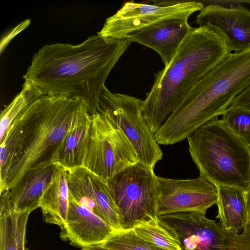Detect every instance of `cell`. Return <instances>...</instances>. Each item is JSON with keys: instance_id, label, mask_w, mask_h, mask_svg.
Returning a JSON list of instances; mask_svg holds the SVG:
<instances>
[{"instance_id": "obj_1", "label": "cell", "mask_w": 250, "mask_h": 250, "mask_svg": "<svg viewBox=\"0 0 250 250\" xmlns=\"http://www.w3.org/2000/svg\"><path fill=\"white\" fill-rule=\"evenodd\" d=\"M131 44L97 34L77 45L47 44L34 55L23 78L43 95L83 100L92 115L100 110L107 77Z\"/></svg>"}, {"instance_id": "obj_2", "label": "cell", "mask_w": 250, "mask_h": 250, "mask_svg": "<svg viewBox=\"0 0 250 250\" xmlns=\"http://www.w3.org/2000/svg\"><path fill=\"white\" fill-rule=\"evenodd\" d=\"M90 117L87 104L79 98L43 95L25 107L0 143V193L16 186L34 166L50 161L67 133Z\"/></svg>"}, {"instance_id": "obj_3", "label": "cell", "mask_w": 250, "mask_h": 250, "mask_svg": "<svg viewBox=\"0 0 250 250\" xmlns=\"http://www.w3.org/2000/svg\"><path fill=\"white\" fill-rule=\"evenodd\" d=\"M224 39L207 26L194 28L167 66L154 75L143 115L155 134L195 84L229 54Z\"/></svg>"}, {"instance_id": "obj_4", "label": "cell", "mask_w": 250, "mask_h": 250, "mask_svg": "<svg viewBox=\"0 0 250 250\" xmlns=\"http://www.w3.org/2000/svg\"><path fill=\"white\" fill-rule=\"evenodd\" d=\"M250 85V48L231 52L192 88L159 130L169 145L187 139L199 127L222 115Z\"/></svg>"}, {"instance_id": "obj_5", "label": "cell", "mask_w": 250, "mask_h": 250, "mask_svg": "<svg viewBox=\"0 0 250 250\" xmlns=\"http://www.w3.org/2000/svg\"><path fill=\"white\" fill-rule=\"evenodd\" d=\"M200 176L214 186L250 185V149L222 120L215 118L187 138Z\"/></svg>"}, {"instance_id": "obj_6", "label": "cell", "mask_w": 250, "mask_h": 250, "mask_svg": "<svg viewBox=\"0 0 250 250\" xmlns=\"http://www.w3.org/2000/svg\"><path fill=\"white\" fill-rule=\"evenodd\" d=\"M107 182L121 229H132L144 222L158 219V185L153 169L138 162Z\"/></svg>"}, {"instance_id": "obj_7", "label": "cell", "mask_w": 250, "mask_h": 250, "mask_svg": "<svg viewBox=\"0 0 250 250\" xmlns=\"http://www.w3.org/2000/svg\"><path fill=\"white\" fill-rule=\"evenodd\" d=\"M139 162L131 144L101 108L91 115L89 142L83 167L107 180Z\"/></svg>"}, {"instance_id": "obj_8", "label": "cell", "mask_w": 250, "mask_h": 250, "mask_svg": "<svg viewBox=\"0 0 250 250\" xmlns=\"http://www.w3.org/2000/svg\"><path fill=\"white\" fill-rule=\"evenodd\" d=\"M142 102L129 95L112 93L105 86L100 96V107L126 137L139 162L154 169L162 159L163 152L143 115Z\"/></svg>"}, {"instance_id": "obj_9", "label": "cell", "mask_w": 250, "mask_h": 250, "mask_svg": "<svg viewBox=\"0 0 250 250\" xmlns=\"http://www.w3.org/2000/svg\"><path fill=\"white\" fill-rule=\"evenodd\" d=\"M204 6L203 3L195 1L156 0L149 3L126 1L106 19L97 34L106 38L126 40L133 33L167 19L188 20Z\"/></svg>"}, {"instance_id": "obj_10", "label": "cell", "mask_w": 250, "mask_h": 250, "mask_svg": "<svg viewBox=\"0 0 250 250\" xmlns=\"http://www.w3.org/2000/svg\"><path fill=\"white\" fill-rule=\"evenodd\" d=\"M158 216L183 211L206 213L218 201L215 186L200 176L176 179L157 176Z\"/></svg>"}, {"instance_id": "obj_11", "label": "cell", "mask_w": 250, "mask_h": 250, "mask_svg": "<svg viewBox=\"0 0 250 250\" xmlns=\"http://www.w3.org/2000/svg\"><path fill=\"white\" fill-rule=\"evenodd\" d=\"M163 226L178 240L182 250H226V233L219 223L198 211L159 216Z\"/></svg>"}, {"instance_id": "obj_12", "label": "cell", "mask_w": 250, "mask_h": 250, "mask_svg": "<svg viewBox=\"0 0 250 250\" xmlns=\"http://www.w3.org/2000/svg\"><path fill=\"white\" fill-rule=\"evenodd\" d=\"M66 170L69 196L115 230H121L118 212L107 180L84 167Z\"/></svg>"}, {"instance_id": "obj_13", "label": "cell", "mask_w": 250, "mask_h": 250, "mask_svg": "<svg viewBox=\"0 0 250 250\" xmlns=\"http://www.w3.org/2000/svg\"><path fill=\"white\" fill-rule=\"evenodd\" d=\"M195 22L218 33L230 53L250 48V9L241 5L228 7L211 3L204 6Z\"/></svg>"}, {"instance_id": "obj_14", "label": "cell", "mask_w": 250, "mask_h": 250, "mask_svg": "<svg viewBox=\"0 0 250 250\" xmlns=\"http://www.w3.org/2000/svg\"><path fill=\"white\" fill-rule=\"evenodd\" d=\"M60 237L80 248L103 244L115 230L109 224L69 196L68 211Z\"/></svg>"}, {"instance_id": "obj_15", "label": "cell", "mask_w": 250, "mask_h": 250, "mask_svg": "<svg viewBox=\"0 0 250 250\" xmlns=\"http://www.w3.org/2000/svg\"><path fill=\"white\" fill-rule=\"evenodd\" d=\"M188 20L182 18L167 19L133 33L126 40L154 50L167 66L194 28Z\"/></svg>"}, {"instance_id": "obj_16", "label": "cell", "mask_w": 250, "mask_h": 250, "mask_svg": "<svg viewBox=\"0 0 250 250\" xmlns=\"http://www.w3.org/2000/svg\"><path fill=\"white\" fill-rule=\"evenodd\" d=\"M57 166L51 161L30 168L17 184L0 193L18 212H30L40 207L41 197L52 182Z\"/></svg>"}, {"instance_id": "obj_17", "label": "cell", "mask_w": 250, "mask_h": 250, "mask_svg": "<svg viewBox=\"0 0 250 250\" xmlns=\"http://www.w3.org/2000/svg\"><path fill=\"white\" fill-rule=\"evenodd\" d=\"M215 186L218 193L216 218L226 233H238L248 224L244 191L234 187Z\"/></svg>"}, {"instance_id": "obj_18", "label": "cell", "mask_w": 250, "mask_h": 250, "mask_svg": "<svg viewBox=\"0 0 250 250\" xmlns=\"http://www.w3.org/2000/svg\"><path fill=\"white\" fill-rule=\"evenodd\" d=\"M90 120L70 130L56 147L50 161L65 169L83 167L90 137Z\"/></svg>"}, {"instance_id": "obj_19", "label": "cell", "mask_w": 250, "mask_h": 250, "mask_svg": "<svg viewBox=\"0 0 250 250\" xmlns=\"http://www.w3.org/2000/svg\"><path fill=\"white\" fill-rule=\"evenodd\" d=\"M69 201L67 171L57 166L53 179L40 201L44 221L61 228L65 221Z\"/></svg>"}, {"instance_id": "obj_20", "label": "cell", "mask_w": 250, "mask_h": 250, "mask_svg": "<svg viewBox=\"0 0 250 250\" xmlns=\"http://www.w3.org/2000/svg\"><path fill=\"white\" fill-rule=\"evenodd\" d=\"M43 95L32 82L25 81L21 91L1 112L0 118V143L4 140L8 130L19 113L27 105Z\"/></svg>"}, {"instance_id": "obj_21", "label": "cell", "mask_w": 250, "mask_h": 250, "mask_svg": "<svg viewBox=\"0 0 250 250\" xmlns=\"http://www.w3.org/2000/svg\"><path fill=\"white\" fill-rule=\"evenodd\" d=\"M135 234L144 241L166 250H182L176 238L158 219L149 220L135 226Z\"/></svg>"}, {"instance_id": "obj_22", "label": "cell", "mask_w": 250, "mask_h": 250, "mask_svg": "<svg viewBox=\"0 0 250 250\" xmlns=\"http://www.w3.org/2000/svg\"><path fill=\"white\" fill-rule=\"evenodd\" d=\"M16 216L17 211L0 195V250H17Z\"/></svg>"}, {"instance_id": "obj_23", "label": "cell", "mask_w": 250, "mask_h": 250, "mask_svg": "<svg viewBox=\"0 0 250 250\" xmlns=\"http://www.w3.org/2000/svg\"><path fill=\"white\" fill-rule=\"evenodd\" d=\"M101 245L112 250H166L144 241L132 229L115 230Z\"/></svg>"}, {"instance_id": "obj_24", "label": "cell", "mask_w": 250, "mask_h": 250, "mask_svg": "<svg viewBox=\"0 0 250 250\" xmlns=\"http://www.w3.org/2000/svg\"><path fill=\"white\" fill-rule=\"evenodd\" d=\"M222 116V120L250 149V110L229 107Z\"/></svg>"}, {"instance_id": "obj_25", "label": "cell", "mask_w": 250, "mask_h": 250, "mask_svg": "<svg viewBox=\"0 0 250 250\" xmlns=\"http://www.w3.org/2000/svg\"><path fill=\"white\" fill-rule=\"evenodd\" d=\"M226 250H250V224H248L241 234L226 233Z\"/></svg>"}, {"instance_id": "obj_26", "label": "cell", "mask_w": 250, "mask_h": 250, "mask_svg": "<svg viewBox=\"0 0 250 250\" xmlns=\"http://www.w3.org/2000/svg\"><path fill=\"white\" fill-rule=\"evenodd\" d=\"M229 107H239L250 110V85L233 99Z\"/></svg>"}, {"instance_id": "obj_27", "label": "cell", "mask_w": 250, "mask_h": 250, "mask_svg": "<svg viewBox=\"0 0 250 250\" xmlns=\"http://www.w3.org/2000/svg\"><path fill=\"white\" fill-rule=\"evenodd\" d=\"M244 193L246 202L248 224H250V185L244 191Z\"/></svg>"}, {"instance_id": "obj_28", "label": "cell", "mask_w": 250, "mask_h": 250, "mask_svg": "<svg viewBox=\"0 0 250 250\" xmlns=\"http://www.w3.org/2000/svg\"><path fill=\"white\" fill-rule=\"evenodd\" d=\"M82 250H112L104 247L101 245H98L83 248Z\"/></svg>"}]
</instances>
